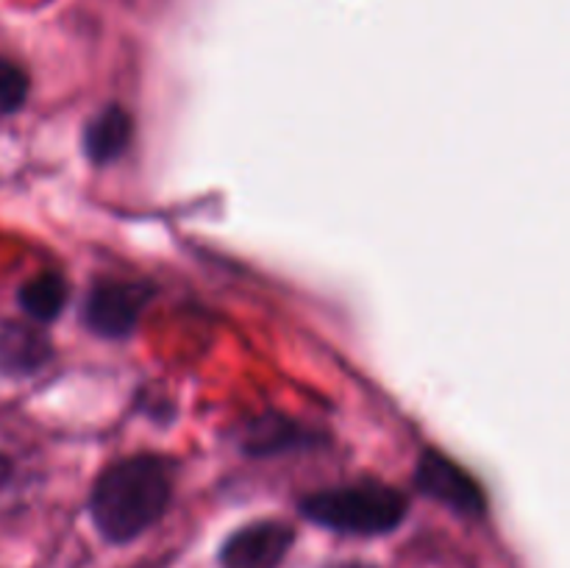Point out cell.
I'll return each instance as SVG.
<instances>
[{"label":"cell","mask_w":570,"mask_h":568,"mask_svg":"<svg viewBox=\"0 0 570 568\" xmlns=\"http://www.w3.org/2000/svg\"><path fill=\"white\" fill-rule=\"evenodd\" d=\"M22 312L37 323H50L61 315L67 304V282L53 271H45L39 276L28 278L17 293Z\"/></svg>","instance_id":"9c48e42d"},{"label":"cell","mask_w":570,"mask_h":568,"mask_svg":"<svg viewBox=\"0 0 570 568\" xmlns=\"http://www.w3.org/2000/svg\"><path fill=\"white\" fill-rule=\"evenodd\" d=\"M134 137V120L122 106L111 104L100 109L83 128V154L95 165H109L120 159Z\"/></svg>","instance_id":"52a82bcc"},{"label":"cell","mask_w":570,"mask_h":568,"mask_svg":"<svg viewBox=\"0 0 570 568\" xmlns=\"http://www.w3.org/2000/svg\"><path fill=\"white\" fill-rule=\"evenodd\" d=\"M173 499V468L165 457L137 454L111 462L95 479L89 516L106 543H131L161 521Z\"/></svg>","instance_id":"6da1fadb"},{"label":"cell","mask_w":570,"mask_h":568,"mask_svg":"<svg viewBox=\"0 0 570 568\" xmlns=\"http://www.w3.org/2000/svg\"><path fill=\"white\" fill-rule=\"evenodd\" d=\"M298 510L306 521L332 529V532L379 538V535L395 532L404 523L410 499L390 484L362 482L304 496Z\"/></svg>","instance_id":"7a4b0ae2"},{"label":"cell","mask_w":570,"mask_h":568,"mask_svg":"<svg viewBox=\"0 0 570 568\" xmlns=\"http://www.w3.org/2000/svg\"><path fill=\"white\" fill-rule=\"evenodd\" d=\"M31 92V78H28L26 67L17 61L0 56V115H11L20 109Z\"/></svg>","instance_id":"30bf717a"},{"label":"cell","mask_w":570,"mask_h":568,"mask_svg":"<svg viewBox=\"0 0 570 568\" xmlns=\"http://www.w3.org/2000/svg\"><path fill=\"white\" fill-rule=\"evenodd\" d=\"M323 568H376V566L365 560H340V562H328V566Z\"/></svg>","instance_id":"8fae6325"},{"label":"cell","mask_w":570,"mask_h":568,"mask_svg":"<svg viewBox=\"0 0 570 568\" xmlns=\"http://www.w3.org/2000/svg\"><path fill=\"white\" fill-rule=\"evenodd\" d=\"M415 488L462 518H482L488 512V496L482 484L460 462L438 449H426L417 460Z\"/></svg>","instance_id":"3957f363"},{"label":"cell","mask_w":570,"mask_h":568,"mask_svg":"<svg viewBox=\"0 0 570 568\" xmlns=\"http://www.w3.org/2000/svg\"><path fill=\"white\" fill-rule=\"evenodd\" d=\"M309 443H317V440H312V434L306 432L304 427L293 423L289 418L278 415L259 418V421L250 427V432L245 434V449L256 457H271L278 454V451L304 449V445Z\"/></svg>","instance_id":"ba28073f"},{"label":"cell","mask_w":570,"mask_h":568,"mask_svg":"<svg viewBox=\"0 0 570 568\" xmlns=\"http://www.w3.org/2000/svg\"><path fill=\"white\" fill-rule=\"evenodd\" d=\"M295 546V529L282 521H254L223 540L220 568H278Z\"/></svg>","instance_id":"5b68a950"},{"label":"cell","mask_w":570,"mask_h":568,"mask_svg":"<svg viewBox=\"0 0 570 568\" xmlns=\"http://www.w3.org/2000/svg\"><path fill=\"white\" fill-rule=\"evenodd\" d=\"M53 360V343L48 334L26 323L0 326V376H33Z\"/></svg>","instance_id":"8992f818"},{"label":"cell","mask_w":570,"mask_h":568,"mask_svg":"<svg viewBox=\"0 0 570 568\" xmlns=\"http://www.w3.org/2000/svg\"><path fill=\"white\" fill-rule=\"evenodd\" d=\"M150 301V287L134 282H100L83 304V323L100 337L120 340L137 329L145 306Z\"/></svg>","instance_id":"277c9868"}]
</instances>
